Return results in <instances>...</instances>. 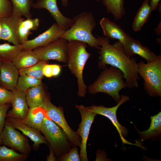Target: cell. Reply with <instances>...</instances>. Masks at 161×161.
<instances>
[{
    "label": "cell",
    "instance_id": "obj_1",
    "mask_svg": "<svg viewBox=\"0 0 161 161\" xmlns=\"http://www.w3.org/2000/svg\"><path fill=\"white\" fill-rule=\"evenodd\" d=\"M97 38L100 45L99 52L100 59L98 63L99 68L104 69L107 64L114 67L123 72L127 87H137V80L140 77L137 59L128 56L123 45L118 41L112 44L109 39L105 37L97 36Z\"/></svg>",
    "mask_w": 161,
    "mask_h": 161
},
{
    "label": "cell",
    "instance_id": "obj_2",
    "mask_svg": "<svg viewBox=\"0 0 161 161\" xmlns=\"http://www.w3.org/2000/svg\"><path fill=\"white\" fill-rule=\"evenodd\" d=\"M73 18L75 21L73 24L61 35L60 38L68 41H82L92 47L99 49L100 42L92 34L96 26V21L92 13L83 12L75 16Z\"/></svg>",
    "mask_w": 161,
    "mask_h": 161
},
{
    "label": "cell",
    "instance_id": "obj_3",
    "mask_svg": "<svg viewBox=\"0 0 161 161\" xmlns=\"http://www.w3.org/2000/svg\"><path fill=\"white\" fill-rule=\"evenodd\" d=\"M123 78V74L119 69L112 66L109 68L106 66L96 80L88 86V91L91 94L106 93L118 103L121 98L120 91L126 87Z\"/></svg>",
    "mask_w": 161,
    "mask_h": 161
},
{
    "label": "cell",
    "instance_id": "obj_4",
    "mask_svg": "<svg viewBox=\"0 0 161 161\" xmlns=\"http://www.w3.org/2000/svg\"><path fill=\"white\" fill-rule=\"evenodd\" d=\"M67 47V63L71 73L77 78L78 96L84 97L87 86L84 81L83 73L85 64L91 54L86 50V44L82 41H69Z\"/></svg>",
    "mask_w": 161,
    "mask_h": 161
},
{
    "label": "cell",
    "instance_id": "obj_5",
    "mask_svg": "<svg viewBox=\"0 0 161 161\" xmlns=\"http://www.w3.org/2000/svg\"><path fill=\"white\" fill-rule=\"evenodd\" d=\"M40 131L49 144L50 148L59 158L71 149V145L65 132L47 114L44 118Z\"/></svg>",
    "mask_w": 161,
    "mask_h": 161
},
{
    "label": "cell",
    "instance_id": "obj_6",
    "mask_svg": "<svg viewBox=\"0 0 161 161\" xmlns=\"http://www.w3.org/2000/svg\"><path fill=\"white\" fill-rule=\"evenodd\" d=\"M138 73L143 79V87L150 96L161 97V56L157 55L152 61L138 63Z\"/></svg>",
    "mask_w": 161,
    "mask_h": 161
},
{
    "label": "cell",
    "instance_id": "obj_7",
    "mask_svg": "<svg viewBox=\"0 0 161 161\" xmlns=\"http://www.w3.org/2000/svg\"><path fill=\"white\" fill-rule=\"evenodd\" d=\"M42 107L46 110L48 116L65 132L71 144L74 146L80 147L81 138L77 132L72 130L68 125L62 108L57 107L53 104L49 96L46 95Z\"/></svg>",
    "mask_w": 161,
    "mask_h": 161
},
{
    "label": "cell",
    "instance_id": "obj_8",
    "mask_svg": "<svg viewBox=\"0 0 161 161\" xmlns=\"http://www.w3.org/2000/svg\"><path fill=\"white\" fill-rule=\"evenodd\" d=\"M0 135L5 145L27 156L30 153L31 148L27 138L6 120Z\"/></svg>",
    "mask_w": 161,
    "mask_h": 161
},
{
    "label": "cell",
    "instance_id": "obj_9",
    "mask_svg": "<svg viewBox=\"0 0 161 161\" xmlns=\"http://www.w3.org/2000/svg\"><path fill=\"white\" fill-rule=\"evenodd\" d=\"M68 42L60 38L45 46L35 48L33 51L40 61L53 60L67 63Z\"/></svg>",
    "mask_w": 161,
    "mask_h": 161
},
{
    "label": "cell",
    "instance_id": "obj_10",
    "mask_svg": "<svg viewBox=\"0 0 161 161\" xmlns=\"http://www.w3.org/2000/svg\"><path fill=\"white\" fill-rule=\"evenodd\" d=\"M76 107L81 116V121L77 132L81 139L80 157L81 161H87V141L91 125L97 114L90 110L88 107L80 105H76Z\"/></svg>",
    "mask_w": 161,
    "mask_h": 161
},
{
    "label": "cell",
    "instance_id": "obj_11",
    "mask_svg": "<svg viewBox=\"0 0 161 161\" xmlns=\"http://www.w3.org/2000/svg\"><path fill=\"white\" fill-rule=\"evenodd\" d=\"M121 98L117 104L113 107L108 108L103 106L92 105L88 106L92 111L97 114L103 115L108 118L116 128L123 143L134 145L125 140L123 137L127 136L128 131L124 126H122L117 120L116 112L118 108L123 103L129 100L128 96L121 95Z\"/></svg>",
    "mask_w": 161,
    "mask_h": 161
},
{
    "label": "cell",
    "instance_id": "obj_12",
    "mask_svg": "<svg viewBox=\"0 0 161 161\" xmlns=\"http://www.w3.org/2000/svg\"><path fill=\"white\" fill-rule=\"evenodd\" d=\"M65 31L55 23L34 38L26 41L22 44V46L26 50H32L37 47L45 46L60 38Z\"/></svg>",
    "mask_w": 161,
    "mask_h": 161
},
{
    "label": "cell",
    "instance_id": "obj_13",
    "mask_svg": "<svg viewBox=\"0 0 161 161\" xmlns=\"http://www.w3.org/2000/svg\"><path fill=\"white\" fill-rule=\"evenodd\" d=\"M32 7L35 9H46L56 23L65 31L69 29L75 22L73 18L66 17L63 14L58 6L57 0H38L36 3H33Z\"/></svg>",
    "mask_w": 161,
    "mask_h": 161
},
{
    "label": "cell",
    "instance_id": "obj_14",
    "mask_svg": "<svg viewBox=\"0 0 161 161\" xmlns=\"http://www.w3.org/2000/svg\"><path fill=\"white\" fill-rule=\"evenodd\" d=\"M21 18L11 14L0 19L1 24L0 40L7 41L14 45L21 44L18 35V27L19 20Z\"/></svg>",
    "mask_w": 161,
    "mask_h": 161
},
{
    "label": "cell",
    "instance_id": "obj_15",
    "mask_svg": "<svg viewBox=\"0 0 161 161\" xmlns=\"http://www.w3.org/2000/svg\"><path fill=\"white\" fill-rule=\"evenodd\" d=\"M19 69L11 61H3L0 68V86L13 91L19 77Z\"/></svg>",
    "mask_w": 161,
    "mask_h": 161
},
{
    "label": "cell",
    "instance_id": "obj_16",
    "mask_svg": "<svg viewBox=\"0 0 161 161\" xmlns=\"http://www.w3.org/2000/svg\"><path fill=\"white\" fill-rule=\"evenodd\" d=\"M100 24L106 38L109 39H117L123 47L125 46L130 35L125 32L119 25L105 17L100 20Z\"/></svg>",
    "mask_w": 161,
    "mask_h": 161
},
{
    "label": "cell",
    "instance_id": "obj_17",
    "mask_svg": "<svg viewBox=\"0 0 161 161\" xmlns=\"http://www.w3.org/2000/svg\"><path fill=\"white\" fill-rule=\"evenodd\" d=\"M6 118V120L13 127L20 130L33 142L34 148H38L41 144H48V142L39 130L24 123L20 120L11 117Z\"/></svg>",
    "mask_w": 161,
    "mask_h": 161
},
{
    "label": "cell",
    "instance_id": "obj_18",
    "mask_svg": "<svg viewBox=\"0 0 161 161\" xmlns=\"http://www.w3.org/2000/svg\"><path fill=\"white\" fill-rule=\"evenodd\" d=\"M14 95L11 102L12 109L8 111L6 117L23 120L26 116L29 108L26 98V93L15 89L13 91Z\"/></svg>",
    "mask_w": 161,
    "mask_h": 161
},
{
    "label": "cell",
    "instance_id": "obj_19",
    "mask_svg": "<svg viewBox=\"0 0 161 161\" xmlns=\"http://www.w3.org/2000/svg\"><path fill=\"white\" fill-rule=\"evenodd\" d=\"M123 47L126 53L129 57H132L137 54L145 59L147 62L152 61L157 55L148 47L143 46L139 41L130 36Z\"/></svg>",
    "mask_w": 161,
    "mask_h": 161
},
{
    "label": "cell",
    "instance_id": "obj_20",
    "mask_svg": "<svg viewBox=\"0 0 161 161\" xmlns=\"http://www.w3.org/2000/svg\"><path fill=\"white\" fill-rule=\"evenodd\" d=\"M39 20L38 18H28L24 20L22 17L19 20L18 33L21 45L28 40V37L31 30H36L39 26Z\"/></svg>",
    "mask_w": 161,
    "mask_h": 161
},
{
    "label": "cell",
    "instance_id": "obj_21",
    "mask_svg": "<svg viewBox=\"0 0 161 161\" xmlns=\"http://www.w3.org/2000/svg\"><path fill=\"white\" fill-rule=\"evenodd\" d=\"M47 115L42 107L30 108L25 118L21 120L24 123L40 131L44 118Z\"/></svg>",
    "mask_w": 161,
    "mask_h": 161
},
{
    "label": "cell",
    "instance_id": "obj_22",
    "mask_svg": "<svg viewBox=\"0 0 161 161\" xmlns=\"http://www.w3.org/2000/svg\"><path fill=\"white\" fill-rule=\"evenodd\" d=\"M39 61L33 50L24 49L19 52L11 61L17 69H20L33 65Z\"/></svg>",
    "mask_w": 161,
    "mask_h": 161
},
{
    "label": "cell",
    "instance_id": "obj_23",
    "mask_svg": "<svg viewBox=\"0 0 161 161\" xmlns=\"http://www.w3.org/2000/svg\"><path fill=\"white\" fill-rule=\"evenodd\" d=\"M46 95L42 84L28 90L26 93V98L29 108L42 107Z\"/></svg>",
    "mask_w": 161,
    "mask_h": 161
},
{
    "label": "cell",
    "instance_id": "obj_24",
    "mask_svg": "<svg viewBox=\"0 0 161 161\" xmlns=\"http://www.w3.org/2000/svg\"><path fill=\"white\" fill-rule=\"evenodd\" d=\"M150 0H144L134 17L132 28L134 31H140L144 24L147 22L152 11L149 4Z\"/></svg>",
    "mask_w": 161,
    "mask_h": 161
},
{
    "label": "cell",
    "instance_id": "obj_25",
    "mask_svg": "<svg viewBox=\"0 0 161 161\" xmlns=\"http://www.w3.org/2000/svg\"><path fill=\"white\" fill-rule=\"evenodd\" d=\"M151 123L149 128L143 131H138L142 141H144L160 135L161 133V112L151 117Z\"/></svg>",
    "mask_w": 161,
    "mask_h": 161
},
{
    "label": "cell",
    "instance_id": "obj_26",
    "mask_svg": "<svg viewBox=\"0 0 161 161\" xmlns=\"http://www.w3.org/2000/svg\"><path fill=\"white\" fill-rule=\"evenodd\" d=\"M12 5V14L18 17L24 16L27 18H32L30 9L32 0H10Z\"/></svg>",
    "mask_w": 161,
    "mask_h": 161
},
{
    "label": "cell",
    "instance_id": "obj_27",
    "mask_svg": "<svg viewBox=\"0 0 161 161\" xmlns=\"http://www.w3.org/2000/svg\"><path fill=\"white\" fill-rule=\"evenodd\" d=\"M106 12L112 14L116 20H120L126 14L124 0H101Z\"/></svg>",
    "mask_w": 161,
    "mask_h": 161
},
{
    "label": "cell",
    "instance_id": "obj_28",
    "mask_svg": "<svg viewBox=\"0 0 161 161\" xmlns=\"http://www.w3.org/2000/svg\"><path fill=\"white\" fill-rule=\"evenodd\" d=\"M24 50L22 45H11L5 43L0 44V59L2 61H12L20 52Z\"/></svg>",
    "mask_w": 161,
    "mask_h": 161
},
{
    "label": "cell",
    "instance_id": "obj_29",
    "mask_svg": "<svg viewBox=\"0 0 161 161\" xmlns=\"http://www.w3.org/2000/svg\"><path fill=\"white\" fill-rule=\"evenodd\" d=\"M47 61H39L36 64L29 67L19 69V75H25L41 80L44 75L43 70Z\"/></svg>",
    "mask_w": 161,
    "mask_h": 161
},
{
    "label": "cell",
    "instance_id": "obj_30",
    "mask_svg": "<svg viewBox=\"0 0 161 161\" xmlns=\"http://www.w3.org/2000/svg\"><path fill=\"white\" fill-rule=\"evenodd\" d=\"M42 84L41 80L30 76L20 75L19 77L16 89L26 93L30 88Z\"/></svg>",
    "mask_w": 161,
    "mask_h": 161
},
{
    "label": "cell",
    "instance_id": "obj_31",
    "mask_svg": "<svg viewBox=\"0 0 161 161\" xmlns=\"http://www.w3.org/2000/svg\"><path fill=\"white\" fill-rule=\"evenodd\" d=\"M27 156L19 153L14 150L6 147L0 146V161H21L25 160Z\"/></svg>",
    "mask_w": 161,
    "mask_h": 161
},
{
    "label": "cell",
    "instance_id": "obj_32",
    "mask_svg": "<svg viewBox=\"0 0 161 161\" xmlns=\"http://www.w3.org/2000/svg\"><path fill=\"white\" fill-rule=\"evenodd\" d=\"M12 5L9 0H0V19L11 15Z\"/></svg>",
    "mask_w": 161,
    "mask_h": 161
},
{
    "label": "cell",
    "instance_id": "obj_33",
    "mask_svg": "<svg viewBox=\"0 0 161 161\" xmlns=\"http://www.w3.org/2000/svg\"><path fill=\"white\" fill-rule=\"evenodd\" d=\"M14 95L13 91L0 86V105L10 103Z\"/></svg>",
    "mask_w": 161,
    "mask_h": 161
},
{
    "label": "cell",
    "instance_id": "obj_34",
    "mask_svg": "<svg viewBox=\"0 0 161 161\" xmlns=\"http://www.w3.org/2000/svg\"><path fill=\"white\" fill-rule=\"evenodd\" d=\"M59 160L61 161H80L78 148L76 146H74L68 153L59 158Z\"/></svg>",
    "mask_w": 161,
    "mask_h": 161
},
{
    "label": "cell",
    "instance_id": "obj_35",
    "mask_svg": "<svg viewBox=\"0 0 161 161\" xmlns=\"http://www.w3.org/2000/svg\"><path fill=\"white\" fill-rule=\"evenodd\" d=\"M10 103L0 105V134L4 126L6 115L10 107Z\"/></svg>",
    "mask_w": 161,
    "mask_h": 161
},
{
    "label": "cell",
    "instance_id": "obj_36",
    "mask_svg": "<svg viewBox=\"0 0 161 161\" xmlns=\"http://www.w3.org/2000/svg\"><path fill=\"white\" fill-rule=\"evenodd\" d=\"M43 72L44 76L47 78H51L52 77V64H46L43 67Z\"/></svg>",
    "mask_w": 161,
    "mask_h": 161
},
{
    "label": "cell",
    "instance_id": "obj_37",
    "mask_svg": "<svg viewBox=\"0 0 161 161\" xmlns=\"http://www.w3.org/2000/svg\"><path fill=\"white\" fill-rule=\"evenodd\" d=\"M52 77L57 76L61 72V66L57 64H52Z\"/></svg>",
    "mask_w": 161,
    "mask_h": 161
},
{
    "label": "cell",
    "instance_id": "obj_38",
    "mask_svg": "<svg viewBox=\"0 0 161 161\" xmlns=\"http://www.w3.org/2000/svg\"><path fill=\"white\" fill-rule=\"evenodd\" d=\"M160 1V0H150L149 4L152 12L157 9Z\"/></svg>",
    "mask_w": 161,
    "mask_h": 161
},
{
    "label": "cell",
    "instance_id": "obj_39",
    "mask_svg": "<svg viewBox=\"0 0 161 161\" xmlns=\"http://www.w3.org/2000/svg\"><path fill=\"white\" fill-rule=\"evenodd\" d=\"M50 154L49 156L47 158V161H55V158L54 157V154L52 150L50 148Z\"/></svg>",
    "mask_w": 161,
    "mask_h": 161
},
{
    "label": "cell",
    "instance_id": "obj_40",
    "mask_svg": "<svg viewBox=\"0 0 161 161\" xmlns=\"http://www.w3.org/2000/svg\"><path fill=\"white\" fill-rule=\"evenodd\" d=\"M154 30L157 35H159L161 34V22L158 25L157 27L155 28Z\"/></svg>",
    "mask_w": 161,
    "mask_h": 161
},
{
    "label": "cell",
    "instance_id": "obj_41",
    "mask_svg": "<svg viewBox=\"0 0 161 161\" xmlns=\"http://www.w3.org/2000/svg\"><path fill=\"white\" fill-rule=\"evenodd\" d=\"M62 5L64 7H66L68 4L67 0H61Z\"/></svg>",
    "mask_w": 161,
    "mask_h": 161
},
{
    "label": "cell",
    "instance_id": "obj_42",
    "mask_svg": "<svg viewBox=\"0 0 161 161\" xmlns=\"http://www.w3.org/2000/svg\"><path fill=\"white\" fill-rule=\"evenodd\" d=\"M3 144V142L0 135V145H2Z\"/></svg>",
    "mask_w": 161,
    "mask_h": 161
},
{
    "label": "cell",
    "instance_id": "obj_43",
    "mask_svg": "<svg viewBox=\"0 0 161 161\" xmlns=\"http://www.w3.org/2000/svg\"><path fill=\"white\" fill-rule=\"evenodd\" d=\"M1 23L0 20V34L1 33Z\"/></svg>",
    "mask_w": 161,
    "mask_h": 161
},
{
    "label": "cell",
    "instance_id": "obj_44",
    "mask_svg": "<svg viewBox=\"0 0 161 161\" xmlns=\"http://www.w3.org/2000/svg\"><path fill=\"white\" fill-rule=\"evenodd\" d=\"M2 62H3L0 59V68L2 63Z\"/></svg>",
    "mask_w": 161,
    "mask_h": 161
},
{
    "label": "cell",
    "instance_id": "obj_45",
    "mask_svg": "<svg viewBox=\"0 0 161 161\" xmlns=\"http://www.w3.org/2000/svg\"><path fill=\"white\" fill-rule=\"evenodd\" d=\"M99 2L101 1V0H95Z\"/></svg>",
    "mask_w": 161,
    "mask_h": 161
}]
</instances>
